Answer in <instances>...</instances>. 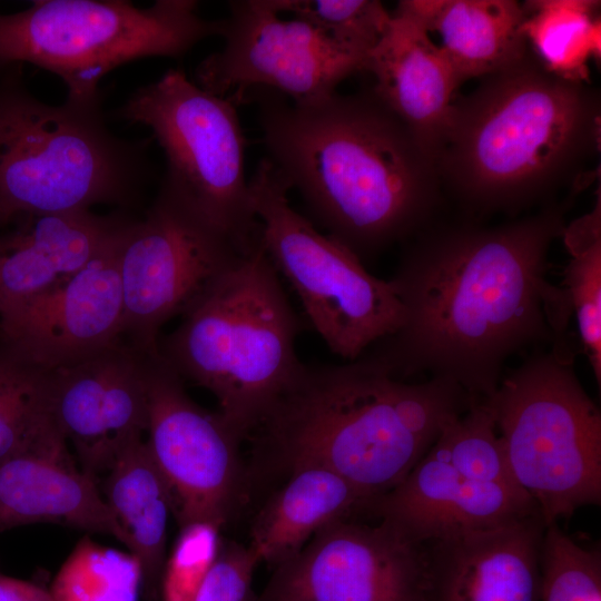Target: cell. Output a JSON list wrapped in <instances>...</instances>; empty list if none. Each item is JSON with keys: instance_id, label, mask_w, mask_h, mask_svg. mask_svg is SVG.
Segmentation results:
<instances>
[{"instance_id": "obj_1", "label": "cell", "mask_w": 601, "mask_h": 601, "mask_svg": "<svg viewBox=\"0 0 601 601\" xmlns=\"http://www.w3.org/2000/svg\"><path fill=\"white\" fill-rule=\"evenodd\" d=\"M568 205L496 226L422 229L388 280L403 324L358 358L400 380L425 373L475 401L492 396L510 357L552 343L546 309L556 285L546 279L548 254Z\"/></svg>"}, {"instance_id": "obj_2", "label": "cell", "mask_w": 601, "mask_h": 601, "mask_svg": "<svg viewBox=\"0 0 601 601\" xmlns=\"http://www.w3.org/2000/svg\"><path fill=\"white\" fill-rule=\"evenodd\" d=\"M253 91L266 158L363 263L431 225L436 164L373 91L292 105L276 91Z\"/></svg>"}, {"instance_id": "obj_3", "label": "cell", "mask_w": 601, "mask_h": 601, "mask_svg": "<svg viewBox=\"0 0 601 601\" xmlns=\"http://www.w3.org/2000/svg\"><path fill=\"white\" fill-rule=\"evenodd\" d=\"M475 401L439 377L410 383L361 358L306 366L249 435L256 474L332 471L365 497L400 484ZM248 437V439H249Z\"/></svg>"}, {"instance_id": "obj_4", "label": "cell", "mask_w": 601, "mask_h": 601, "mask_svg": "<svg viewBox=\"0 0 601 601\" xmlns=\"http://www.w3.org/2000/svg\"><path fill=\"white\" fill-rule=\"evenodd\" d=\"M600 147V99L529 52L455 98L436 166L475 214H516L577 177Z\"/></svg>"}, {"instance_id": "obj_5", "label": "cell", "mask_w": 601, "mask_h": 601, "mask_svg": "<svg viewBox=\"0 0 601 601\" xmlns=\"http://www.w3.org/2000/svg\"><path fill=\"white\" fill-rule=\"evenodd\" d=\"M302 329L263 242L242 256L159 339L183 381L214 394L223 418L246 440L304 368Z\"/></svg>"}, {"instance_id": "obj_6", "label": "cell", "mask_w": 601, "mask_h": 601, "mask_svg": "<svg viewBox=\"0 0 601 601\" xmlns=\"http://www.w3.org/2000/svg\"><path fill=\"white\" fill-rule=\"evenodd\" d=\"M21 67L0 77V210L14 218L131 206L151 175L150 140L114 135L101 102L40 101Z\"/></svg>"}, {"instance_id": "obj_7", "label": "cell", "mask_w": 601, "mask_h": 601, "mask_svg": "<svg viewBox=\"0 0 601 601\" xmlns=\"http://www.w3.org/2000/svg\"><path fill=\"white\" fill-rule=\"evenodd\" d=\"M574 356L572 347L536 348L482 400L514 480L545 525L601 503V413Z\"/></svg>"}, {"instance_id": "obj_8", "label": "cell", "mask_w": 601, "mask_h": 601, "mask_svg": "<svg viewBox=\"0 0 601 601\" xmlns=\"http://www.w3.org/2000/svg\"><path fill=\"white\" fill-rule=\"evenodd\" d=\"M197 8L193 0H158L148 8L125 0H37L0 13V73L31 63L63 81L66 100L99 104V82L117 67L179 58L219 36L221 19H204Z\"/></svg>"}, {"instance_id": "obj_9", "label": "cell", "mask_w": 601, "mask_h": 601, "mask_svg": "<svg viewBox=\"0 0 601 601\" xmlns=\"http://www.w3.org/2000/svg\"><path fill=\"white\" fill-rule=\"evenodd\" d=\"M115 115L152 131L166 158L160 188L240 254L262 245L245 178V137L229 97L204 90L181 69H169L139 87Z\"/></svg>"}, {"instance_id": "obj_10", "label": "cell", "mask_w": 601, "mask_h": 601, "mask_svg": "<svg viewBox=\"0 0 601 601\" xmlns=\"http://www.w3.org/2000/svg\"><path fill=\"white\" fill-rule=\"evenodd\" d=\"M248 187L268 258L334 354L353 362L401 327L404 309L391 283L290 206L289 188L266 157Z\"/></svg>"}, {"instance_id": "obj_11", "label": "cell", "mask_w": 601, "mask_h": 601, "mask_svg": "<svg viewBox=\"0 0 601 601\" xmlns=\"http://www.w3.org/2000/svg\"><path fill=\"white\" fill-rule=\"evenodd\" d=\"M242 256L159 187L121 247V342L142 355L159 354L162 325L185 314Z\"/></svg>"}, {"instance_id": "obj_12", "label": "cell", "mask_w": 601, "mask_h": 601, "mask_svg": "<svg viewBox=\"0 0 601 601\" xmlns=\"http://www.w3.org/2000/svg\"><path fill=\"white\" fill-rule=\"evenodd\" d=\"M221 19L224 46L197 66L196 85L236 105L254 89L306 104L327 97L366 57L338 45L309 22L283 19L272 0L229 1Z\"/></svg>"}, {"instance_id": "obj_13", "label": "cell", "mask_w": 601, "mask_h": 601, "mask_svg": "<svg viewBox=\"0 0 601 601\" xmlns=\"http://www.w3.org/2000/svg\"><path fill=\"white\" fill-rule=\"evenodd\" d=\"M148 396L147 444L164 475L179 528L209 522L218 528L235 515L249 487L240 457L244 441L216 412L196 404L184 381L157 355H144Z\"/></svg>"}, {"instance_id": "obj_14", "label": "cell", "mask_w": 601, "mask_h": 601, "mask_svg": "<svg viewBox=\"0 0 601 601\" xmlns=\"http://www.w3.org/2000/svg\"><path fill=\"white\" fill-rule=\"evenodd\" d=\"M252 601H428L425 544L349 518L317 531Z\"/></svg>"}, {"instance_id": "obj_15", "label": "cell", "mask_w": 601, "mask_h": 601, "mask_svg": "<svg viewBox=\"0 0 601 601\" xmlns=\"http://www.w3.org/2000/svg\"><path fill=\"white\" fill-rule=\"evenodd\" d=\"M130 217L82 268L0 315V341L28 362L53 371L120 342L119 270Z\"/></svg>"}, {"instance_id": "obj_16", "label": "cell", "mask_w": 601, "mask_h": 601, "mask_svg": "<svg viewBox=\"0 0 601 601\" xmlns=\"http://www.w3.org/2000/svg\"><path fill=\"white\" fill-rule=\"evenodd\" d=\"M49 381L53 421L95 479L148 428L144 355L121 341L50 371Z\"/></svg>"}, {"instance_id": "obj_17", "label": "cell", "mask_w": 601, "mask_h": 601, "mask_svg": "<svg viewBox=\"0 0 601 601\" xmlns=\"http://www.w3.org/2000/svg\"><path fill=\"white\" fill-rule=\"evenodd\" d=\"M363 512L425 544L539 510L522 489L470 480L431 446L400 484L368 500Z\"/></svg>"}, {"instance_id": "obj_18", "label": "cell", "mask_w": 601, "mask_h": 601, "mask_svg": "<svg viewBox=\"0 0 601 601\" xmlns=\"http://www.w3.org/2000/svg\"><path fill=\"white\" fill-rule=\"evenodd\" d=\"M540 512L425 543L428 601H540Z\"/></svg>"}, {"instance_id": "obj_19", "label": "cell", "mask_w": 601, "mask_h": 601, "mask_svg": "<svg viewBox=\"0 0 601 601\" xmlns=\"http://www.w3.org/2000/svg\"><path fill=\"white\" fill-rule=\"evenodd\" d=\"M364 71L375 78L373 93L436 164L460 86L439 48L413 20L392 12L388 29L368 53Z\"/></svg>"}, {"instance_id": "obj_20", "label": "cell", "mask_w": 601, "mask_h": 601, "mask_svg": "<svg viewBox=\"0 0 601 601\" xmlns=\"http://www.w3.org/2000/svg\"><path fill=\"white\" fill-rule=\"evenodd\" d=\"M129 218L120 210L14 217L0 229V315L78 272Z\"/></svg>"}, {"instance_id": "obj_21", "label": "cell", "mask_w": 601, "mask_h": 601, "mask_svg": "<svg viewBox=\"0 0 601 601\" xmlns=\"http://www.w3.org/2000/svg\"><path fill=\"white\" fill-rule=\"evenodd\" d=\"M393 12L425 31L460 85L502 70L529 52L526 13L514 0H402Z\"/></svg>"}, {"instance_id": "obj_22", "label": "cell", "mask_w": 601, "mask_h": 601, "mask_svg": "<svg viewBox=\"0 0 601 601\" xmlns=\"http://www.w3.org/2000/svg\"><path fill=\"white\" fill-rule=\"evenodd\" d=\"M36 522L106 533L128 548L95 477L72 461L20 452L0 463V532Z\"/></svg>"}, {"instance_id": "obj_23", "label": "cell", "mask_w": 601, "mask_h": 601, "mask_svg": "<svg viewBox=\"0 0 601 601\" xmlns=\"http://www.w3.org/2000/svg\"><path fill=\"white\" fill-rule=\"evenodd\" d=\"M367 501L332 471L297 470L256 515L248 545L260 562L277 566L298 553L325 525L363 511Z\"/></svg>"}, {"instance_id": "obj_24", "label": "cell", "mask_w": 601, "mask_h": 601, "mask_svg": "<svg viewBox=\"0 0 601 601\" xmlns=\"http://www.w3.org/2000/svg\"><path fill=\"white\" fill-rule=\"evenodd\" d=\"M101 494L127 536L129 552L139 561L145 600L158 601L171 496L142 437L118 455L107 472Z\"/></svg>"}, {"instance_id": "obj_25", "label": "cell", "mask_w": 601, "mask_h": 601, "mask_svg": "<svg viewBox=\"0 0 601 601\" xmlns=\"http://www.w3.org/2000/svg\"><path fill=\"white\" fill-rule=\"evenodd\" d=\"M20 452L70 456L51 414L49 372L0 341V463Z\"/></svg>"}, {"instance_id": "obj_26", "label": "cell", "mask_w": 601, "mask_h": 601, "mask_svg": "<svg viewBox=\"0 0 601 601\" xmlns=\"http://www.w3.org/2000/svg\"><path fill=\"white\" fill-rule=\"evenodd\" d=\"M529 50L552 75L589 83V62L601 52L599 1L534 0L522 3Z\"/></svg>"}, {"instance_id": "obj_27", "label": "cell", "mask_w": 601, "mask_h": 601, "mask_svg": "<svg viewBox=\"0 0 601 601\" xmlns=\"http://www.w3.org/2000/svg\"><path fill=\"white\" fill-rule=\"evenodd\" d=\"M563 243L570 255L560 288L564 316H574L579 346L601 385V197L593 209L565 225Z\"/></svg>"}, {"instance_id": "obj_28", "label": "cell", "mask_w": 601, "mask_h": 601, "mask_svg": "<svg viewBox=\"0 0 601 601\" xmlns=\"http://www.w3.org/2000/svg\"><path fill=\"white\" fill-rule=\"evenodd\" d=\"M49 592L52 601H138L141 568L132 553L83 536L58 570Z\"/></svg>"}, {"instance_id": "obj_29", "label": "cell", "mask_w": 601, "mask_h": 601, "mask_svg": "<svg viewBox=\"0 0 601 601\" xmlns=\"http://www.w3.org/2000/svg\"><path fill=\"white\" fill-rule=\"evenodd\" d=\"M432 447L470 480L521 489L511 473L484 401L474 402L447 424Z\"/></svg>"}, {"instance_id": "obj_30", "label": "cell", "mask_w": 601, "mask_h": 601, "mask_svg": "<svg viewBox=\"0 0 601 601\" xmlns=\"http://www.w3.org/2000/svg\"><path fill=\"white\" fill-rule=\"evenodd\" d=\"M279 12H289L323 31L338 45L367 58L385 35L392 12L377 0H272Z\"/></svg>"}, {"instance_id": "obj_31", "label": "cell", "mask_w": 601, "mask_h": 601, "mask_svg": "<svg viewBox=\"0 0 601 601\" xmlns=\"http://www.w3.org/2000/svg\"><path fill=\"white\" fill-rule=\"evenodd\" d=\"M540 601H601V553L546 525L540 555Z\"/></svg>"}, {"instance_id": "obj_32", "label": "cell", "mask_w": 601, "mask_h": 601, "mask_svg": "<svg viewBox=\"0 0 601 601\" xmlns=\"http://www.w3.org/2000/svg\"><path fill=\"white\" fill-rule=\"evenodd\" d=\"M220 543V528L213 523L194 522L181 526L165 562L161 601H195L217 558Z\"/></svg>"}, {"instance_id": "obj_33", "label": "cell", "mask_w": 601, "mask_h": 601, "mask_svg": "<svg viewBox=\"0 0 601 601\" xmlns=\"http://www.w3.org/2000/svg\"><path fill=\"white\" fill-rule=\"evenodd\" d=\"M259 562L257 553L249 545L235 541L221 542L195 601H252L250 584Z\"/></svg>"}, {"instance_id": "obj_34", "label": "cell", "mask_w": 601, "mask_h": 601, "mask_svg": "<svg viewBox=\"0 0 601 601\" xmlns=\"http://www.w3.org/2000/svg\"><path fill=\"white\" fill-rule=\"evenodd\" d=\"M0 601H52L49 589L0 573Z\"/></svg>"}, {"instance_id": "obj_35", "label": "cell", "mask_w": 601, "mask_h": 601, "mask_svg": "<svg viewBox=\"0 0 601 601\" xmlns=\"http://www.w3.org/2000/svg\"><path fill=\"white\" fill-rule=\"evenodd\" d=\"M12 220H13V218L11 216H9L8 214L0 210V229H2L4 226H7Z\"/></svg>"}]
</instances>
